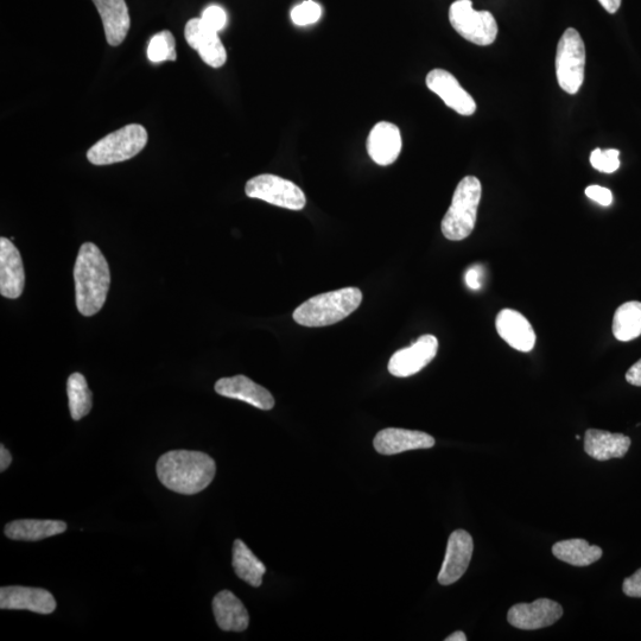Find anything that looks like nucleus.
<instances>
[{
  "mask_svg": "<svg viewBox=\"0 0 641 641\" xmlns=\"http://www.w3.org/2000/svg\"><path fill=\"white\" fill-rule=\"evenodd\" d=\"M25 285L21 253L8 238L0 239V294L10 300L22 295Z\"/></svg>",
  "mask_w": 641,
  "mask_h": 641,
  "instance_id": "nucleus-16",
  "label": "nucleus"
},
{
  "mask_svg": "<svg viewBox=\"0 0 641 641\" xmlns=\"http://www.w3.org/2000/svg\"><path fill=\"white\" fill-rule=\"evenodd\" d=\"M148 139L144 126L126 125L94 144L87 152L88 161L94 165H109L131 160L145 148Z\"/></svg>",
  "mask_w": 641,
  "mask_h": 641,
  "instance_id": "nucleus-5",
  "label": "nucleus"
},
{
  "mask_svg": "<svg viewBox=\"0 0 641 641\" xmlns=\"http://www.w3.org/2000/svg\"><path fill=\"white\" fill-rule=\"evenodd\" d=\"M624 593L630 598H641V569L627 577L623 586Z\"/></svg>",
  "mask_w": 641,
  "mask_h": 641,
  "instance_id": "nucleus-33",
  "label": "nucleus"
},
{
  "mask_svg": "<svg viewBox=\"0 0 641 641\" xmlns=\"http://www.w3.org/2000/svg\"><path fill=\"white\" fill-rule=\"evenodd\" d=\"M626 380L628 384L641 387V359L627 371Z\"/></svg>",
  "mask_w": 641,
  "mask_h": 641,
  "instance_id": "nucleus-35",
  "label": "nucleus"
},
{
  "mask_svg": "<svg viewBox=\"0 0 641 641\" xmlns=\"http://www.w3.org/2000/svg\"><path fill=\"white\" fill-rule=\"evenodd\" d=\"M609 14H615L620 9L621 0H599Z\"/></svg>",
  "mask_w": 641,
  "mask_h": 641,
  "instance_id": "nucleus-37",
  "label": "nucleus"
},
{
  "mask_svg": "<svg viewBox=\"0 0 641 641\" xmlns=\"http://www.w3.org/2000/svg\"><path fill=\"white\" fill-rule=\"evenodd\" d=\"M103 19L107 43L118 47L125 41L131 27L128 5L125 0H93Z\"/></svg>",
  "mask_w": 641,
  "mask_h": 641,
  "instance_id": "nucleus-20",
  "label": "nucleus"
},
{
  "mask_svg": "<svg viewBox=\"0 0 641 641\" xmlns=\"http://www.w3.org/2000/svg\"><path fill=\"white\" fill-rule=\"evenodd\" d=\"M631 447L630 437L612 434L609 431L589 429L586 431L585 452L598 461L621 459Z\"/></svg>",
  "mask_w": 641,
  "mask_h": 641,
  "instance_id": "nucleus-21",
  "label": "nucleus"
},
{
  "mask_svg": "<svg viewBox=\"0 0 641 641\" xmlns=\"http://www.w3.org/2000/svg\"><path fill=\"white\" fill-rule=\"evenodd\" d=\"M67 393L69 410L74 421H80L92 410V392L87 380L81 373H73L68 378Z\"/></svg>",
  "mask_w": 641,
  "mask_h": 641,
  "instance_id": "nucleus-27",
  "label": "nucleus"
},
{
  "mask_svg": "<svg viewBox=\"0 0 641 641\" xmlns=\"http://www.w3.org/2000/svg\"><path fill=\"white\" fill-rule=\"evenodd\" d=\"M473 550V538L467 531L456 530L450 535L446 557L439 574L440 585H453L465 575L472 561Z\"/></svg>",
  "mask_w": 641,
  "mask_h": 641,
  "instance_id": "nucleus-10",
  "label": "nucleus"
},
{
  "mask_svg": "<svg viewBox=\"0 0 641 641\" xmlns=\"http://www.w3.org/2000/svg\"><path fill=\"white\" fill-rule=\"evenodd\" d=\"M148 57L152 63L176 61V42L170 31H161V33L151 38L148 47Z\"/></svg>",
  "mask_w": 641,
  "mask_h": 641,
  "instance_id": "nucleus-28",
  "label": "nucleus"
},
{
  "mask_svg": "<svg viewBox=\"0 0 641 641\" xmlns=\"http://www.w3.org/2000/svg\"><path fill=\"white\" fill-rule=\"evenodd\" d=\"M157 477L168 490L193 495L206 490L217 473L211 456L192 450H171L157 461Z\"/></svg>",
  "mask_w": 641,
  "mask_h": 641,
  "instance_id": "nucleus-1",
  "label": "nucleus"
},
{
  "mask_svg": "<svg viewBox=\"0 0 641 641\" xmlns=\"http://www.w3.org/2000/svg\"><path fill=\"white\" fill-rule=\"evenodd\" d=\"M215 391L222 397L238 399L260 410L268 411L275 406L274 396L245 376L221 378L215 384Z\"/></svg>",
  "mask_w": 641,
  "mask_h": 641,
  "instance_id": "nucleus-18",
  "label": "nucleus"
},
{
  "mask_svg": "<svg viewBox=\"0 0 641 641\" xmlns=\"http://www.w3.org/2000/svg\"><path fill=\"white\" fill-rule=\"evenodd\" d=\"M374 449L382 455H396L409 450L430 449L435 439L423 431L387 428L374 437Z\"/></svg>",
  "mask_w": 641,
  "mask_h": 641,
  "instance_id": "nucleus-17",
  "label": "nucleus"
},
{
  "mask_svg": "<svg viewBox=\"0 0 641 641\" xmlns=\"http://www.w3.org/2000/svg\"><path fill=\"white\" fill-rule=\"evenodd\" d=\"M446 641H467V637L465 633L458 631L450 634V636L446 638Z\"/></svg>",
  "mask_w": 641,
  "mask_h": 641,
  "instance_id": "nucleus-38",
  "label": "nucleus"
},
{
  "mask_svg": "<svg viewBox=\"0 0 641 641\" xmlns=\"http://www.w3.org/2000/svg\"><path fill=\"white\" fill-rule=\"evenodd\" d=\"M439 340L434 335H422L408 348L392 355L389 372L397 378H408L421 372L436 357Z\"/></svg>",
  "mask_w": 641,
  "mask_h": 641,
  "instance_id": "nucleus-9",
  "label": "nucleus"
},
{
  "mask_svg": "<svg viewBox=\"0 0 641 641\" xmlns=\"http://www.w3.org/2000/svg\"><path fill=\"white\" fill-rule=\"evenodd\" d=\"M484 270L481 266H473V268L468 269L466 272V284L469 289L480 290L482 287V278H484Z\"/></svg>",
  "mask_w": 641,
  "mask_h": 641,
  "instance_id": "nucleus-34",
  "label": "nucleus"
},
{
  "mask_svg": "<svg viewBox=\"0 0 641 641\" xmlns=\"http://www.w3.org/2000/svg\"><path fill=\"white\" fill-rule=\"evenodd\" d=\"M367 151L373 162L382 167L395 163L402 151L401 131L395 124L378 123L368 136Z\"/></svg>",
  "mask_w": 641,
  "mask_h": 641,
  "instance_id": "nucleus-19",
  "label": "nucleus"
},
{
  "mask_svg": "<svg viewBox=\"0 0 641 641\" xmlns=\"http://www.w3.org/2000/svg\"><path fill=\"white\" fill-rule=\"evenodd\" d=\"M619 155V150L609 149L602 151L601 149H595L590 155V163L600 173L613 174L620 167Z\"/></svg>",
  "mask_w": 641,
  "mask_h": 641,
  "instance_id": "nucleus-29",
  "label": "nucleus"
},
{
  "mask_svg": "<svg viewBox=\"0 0 641 641\" xmlns=\"http://www.w3.org/2000/svg\"><path fill=\"white\" fill-rule=\"evenodd\" d=\"M449 21L456 33L477 46H491L497 40V21L491 12L474 10L472 0H456L450 5Z\"/></svg>",
  "mask_w": 641,
  "mask_h": 641,
  "instance_id": "nucleus-7",
  "label": "nucleus"
},
{
  "mask_svg": "<svg viewBox=\"0 0 641 641\" xmlns=\"http://www.w3.org/2000/svg\"><path fill=\"white\" fill-rule=\"evenodd\" d=\"M563 608L549 599H538L532 604H519L510 608L509 623L519 630L533 631L549 627L562 618Z\"/></svg>",
  "mask_w": 641,
  "mask_h": 641,
  "instance_id": "nucleus-11",
  "label": "nucleus"
},
{
  "mask_svg": "<svg viewBox=\"0 0 641 641\" xmlns=\"http://www.w3.org/2000/svg\"><path fill=\"white\" fill-rule=\"evenodd\" d=\"M245 193L251 199L263 200L290 211H302L307 203L303 190L294 182L271 174L253 177L246 183Z\"/></svg>",
  "mask_w": 641,
  "mask_h": 641,
  "instance_id": "nucleus-8",
  "label": "nucleus"
},
{
  "mask_svg": "<svg viewBox=\"0 0 641 641\" xmlns=\"http://www.w3.org/2000/svg\"><path fill=\"white\" fill-rule=\"evenodd\" d=\"M321 16V6L315 3L314 0H306V2L295 6L291 10V19L298 27H306V25L319 22Z\"/></svg>",
  "mask_w": 641,
  "mask_h": 641,
  "instance_id": "nucleus-30",
  "label": "nucleus"
},
{
  "mask_svg": "<svg viewBox=\"0 0 641 641\" xmlns=\"http://www.w3.org/2000/svg\"><path fill=\"white\" fill-rule=\"evenodd\" d=\"M363 302L358 288H345L317 295L301 304L294 312V320L303 327L335 325L353 314Z\"/></svg>",
  "mask_w": 641,
  "mask_h": 641,
  "instance_id": "nucleus-3",
  "label": "nucleus"
},
{
  "mask_svg": "<svg viewBox=\"0 0 641 641\" xmlns=\"http://www.w3.org/2000/svg\"><path fill=\"white\" fill-rule=\"evenodd\" d=\"M201 18H202V21L205 22L209 28L213 29L214 31H217V33H219L220 30L226 27L227 15H226V11L222 9L221 6H218V5L208 6V8L205 11H203Z\"/></svg>",
  "mask_w": 641,
  "mask_h": 641,
  "instance_id": "nucleus-31",
  "label": "nucleus"
},
{
  "mask_svg": "<svg viewBox=\"0 0 641 641\" xmlns=\"http://www.w3.org/2000/svg\"><path fill=\"white\" fill-rule=\"evenodd\" d=\"M232 566L240 580L249 583L252 587L262 586L266 567L240 539H237L233 545Z\"/></svg>",
  "mask_w": 641,
  "mask_h": 641,
  "instance_id": "nucleus-25",
  "label": "nucleus"
},
{
  "mask_svg": "<svg viewBox=\"0 0 641 641\" xmlns=\"http://www.w3.org/2000/svg\"><path fill=\"white\" fill-rule=\"evenodd\" d=\"M586 195L590 200L598 202L599 205L608 207L612 205L613 194L611 190L600 186H589L586 189Z\"/></svg>",
  "mask_w": 641,
  "mask_h": 641,
  "instance_id": "nucleus-32",
  "label": "nucleus"
},
{
  "mask_svg": "<svg viewBox=\"0 0 641 641\" xmlns=\"http://www.w3.org/2000/svg\"><path fill=\"white\" fill-rule=\"evenodd\" d=\"M12 462V456L8 449L3 444L0 446V472H5Z\"/></svg>",
  "mask_w": 641,
  "mask_h": 641,
  "instance_id": "nucleus-36",
  "label": "nucleus"
},
{
  "mask_svg": "<svg viewBox=\"0 0 641 641\" xmlns=\"http://www.w3.org/2000/svg\"><path fill=\"white\" fill-rule=\"evenodd\" d=\"M552 554L570 566L588 567L600 560L602 549L596 545H590L585 539H568V541L557 542L552 547Z\"/></svg>",
  "mask_w": 641,
  "mask_h": 641,
  "instance_id": "nucleus-24",
  "label": "nucleus"
},
{
  "mask_svg": "<svg viewBox=\"0 0 641 641\" xmlns=\"http://www.w3.org/2000/svg\"><path fill=\"white\" fill-rule=\"evenodd\" d=\"M75 300L81 315L93 316L106 302L111 285L109 263L97 245L80 247L74 266Z\"/></svg>",
  "mask_w": 641,
  "mask_h": 641,
  "instance_id": "nucleus-2",
  "label": "nucleus"
},
{
  "mask_svg": "<svg viewBox=\"0 0 641 641\" xmlns=\"http://www.w3.org/2000/svg\"><path fill=\"white\" fill-rule=\"evenodd\" d=\"M427 86L431 92L439 95L444 104L461 116H473L477 111L472 95L462 88L453 74L444 69L431 71L427 76Z\"/></svg>",
  "mask_w": 641,
  "mask_h": 641,
  "instance_id": "nucleus-12",
  "label": "nucleus"
},
{
  "mask_svg": "<svg viewBox=\"0 0 641 641\" xmlns=\"http://www.w3.org/2000/svg\"><path fill=\"white\" fill-rule=\"evenodd\" d=\"M586 47L579 31L569 28L557 46L556 75L564 92L576 94L585 81Z\"/></svg>",
  "mask_w": 641,
  "mask_h": 641,
  "instance_id": "nucleus-6",
  "label": "nucleus"
},
{
  "mask_svg": "<svg viewBox=\"0 0 641 641\" xmlns=\"http://www.w3.org/2000/svg\"><path fill=\"white\" fill-rule=\"evenodd\" d=\"M613 335L621 342H628L641 335V302H626L617 309L613 319Z\"/></svg>",
  "mask_w": 641,
  "mask_h": 641,
  "instance_id": "nucleus-26",
  "label": "nucleus"
},
{
  "mask_svg": "<svg viewBox=\"0 0 641 641\" xmlns=\"http://www.w3.org/2000/svg\"><path fill=\"white\" fill-rule=\"evenodd\" d=\"M184 36L190 47L198 50L206 65L221 68L227 61V53L217 31L209 28L202 18H193L186 24Z\"/></svg>",
  "mask_w": 641,
  "mask_h": 641,
  "instance_id": "nucleus-13",
  "label": "nucleus"
},
{
  "mask_svg": "<svg viewBox=\"0 0 641 641\" xmlns=\"http://www.w3.org/2000/svg\"><path fill=\"white\" fill-rule=\"evenodd\" d=\"M482 187L477 177L467 176L455 189L452 205L442 220V233L448 240L461 241L471 236L477 224Z\"/></svg>",
  "mask_w": 641,
  "mask_h": 641,
  "instance_id": "nucleus-4",
  "label": "nucleus"
},
{
  "mask_svg": "<svg viewBox=\"0 0 641 641\" xmlns=\"http://www.w3.org/2000/svg\"><path fill=\"white\" fill-rule=\"evenodd\" d=\"M56 606L53 594L46 589L21 586L0 589V609L52 614L55 612Z\"/></svg>",
  "mask_w": 641,
  "mask_h": 641,
  "instance_id": "nucleus-14",
  "label": "nucleus"
},
{
  "mask_svg": "<svg viewBox=\"0 0 641 641\" xmlns=\"http://www.w3.org/2000/svg\"><path fill=\"white\" fill-rule=\"evenodd\" d=\"M67 524L61 520L22 519L5 526V536L14 541L37 542L61 535Z\"/></svg>",
  "mask_w": 641,
  "mask_h": 641,
  "instance_id": "nucleus-23",
  "label": "nucleus"
},
{
  "mask_svg": "<svg viewBox=\"0 0 641 641\" xmlns=\"http://www.w3.org/2000/svg\"><path fill=\"white\" fill-rule=\"evenodd\" d=\"M501 339L516 351L529 353L536 345V333L523 314L513 309H503L495 320Z\"/></svg>",
  "mask_w": 641,
  "mask_h": 641,
  "instance_id": "nucleus-15",
  "label": "nucleus"
},
{
  "mask_svg": "<svg viewBox=\"0 0 641 641\" xmlns=\"http://www.w3.org/2000/svg\"><path fill=\"white\" fill-rule=\"evenodd\" d=\"M213 613L222 631L243 632L249 627V612L230 590H222L215 595Z\"/></svg>",
  "mask_w": 641,
  "mask_h": 641,
  "instance_id": "nucleus-22",
  "label": "nucleus"
}]
</instances>
